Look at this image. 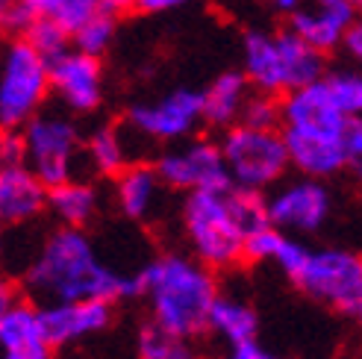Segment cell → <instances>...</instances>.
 Masks as SVG:
<instances>
[{
  "label": "cell",
  "instance_id": "obj_1",
  "mask_svg": "<svg viewBox=\"0 0 362 359\" xmlns=\"http://www.w3.org/2000/svg\"><path fill=\"white\" fill-rule=\"evenodd\" d=\"M21 277L35 307L57 300L115 303L127 298H141L139 271H118L115 265L100 257L95 239L77 227L57 224L47 230Z\"/></svg>",
  "mask_w": 362,
  "mask_h": 359
},
{
  "label": "cell",
  "instance_id": "obj_2",
  "mask_svg": "<svg viewBox=\"0 0 362 359\" xmlns=\"http://www.w3.org/2000/svg\"><path fill=\"white\" fill-rule=\"evenodd\" d=\"M139 283L156 327L186 339L206 333L212 300L221 295L215 271L206 265L189 254H162L141 268Z\"/></svg>",
  "mask_w": 362,
  "mask_h": 359
},
{
  "label": "cell",
  "instance_id": "obj_3",
  "mask_svg": "<svg viewBox=\"0 0 362 359\" xmlns=\"http://www.w3.org/2000/svg\"><path fill=\"white\" fill-rule=\"evenodd\" d=\"M180 227L189 257L209 271H230L245 259V227L236 215L233 186L189 192L180 206Z\"/></svg>",
  "mask_w": 362,
  "mask_h": 359
},
{
  "label": "cell",
  "instance_id": "obj_4",
  "mask_svg": "<svg viewBox=\"0 0 362 359\" xmlns=\"http://www.w3.org/2000/svg\"><path fill=\"white\" fill-rule=\"evenodd\" d=\"M218 151L233 189L265 194L288 171V153L280 130H259L247 124H233L224 130Z\"/></svg>",
  "mask_w": 362,
  "mask_h": 359
},
{
  "label": "cell",
  "instance_id": "obj_5",
  "mask_svg": "<svg viewBox=\"0 0 362 359\" xmlns=\"http://www.w3.org/2000/svg\"><path fill=\"white\" fill-rule=\"evenodd\" d=\"M288 280L324 307L348 318L362 315V259L348 247H306Z\"/></svg>",
  "mask_w": 362,
  "mask_h": 359
},
{
  "label": "cell",
  "instance_id": "obj_6",
  "mask_svg": "<svg viewBox=\"0 0 362 359\" xmlns=\"http://www.w3.org/2000/svg\"><path fill=\"white\" fill-rule=\"evenodd\" d=\"M24 165L47 189L80 177L83 165V136L74 118L62 112H39L21 127Z\"/></svg>",
  "mask_w": 362,
  "mask_h": 359
},
{
  "label": "cell",
  "instance_id": "obj_7",
  "mask_svg": "<svg viewBox=\"0 0 362 359\" xmlns=\"http://www.w3.org/2000/svg\"><path fill=\"white\" fill-rule=\"evenodd\" d=\"M47 62L24 39L0 59V130H21L47 100Z\"/></svg>",
  "mask_w": 362,
  "mask_h": 359
},
{
  "label": "cell",
  "instance_id": "obj_8",
  "mask_svg": "<svg viewBox=\"0 0 362 359\" xmlns=\"http://www.w3.org/2000/svg\"><path fill=\"white\" fill-rule=\"evenodd\" d=\"M262 197H265L268 224L295 239L318 233L330 221L333 212V192L324 186V180H313V177L280 180Z\"/></svg>",
  "mask_w": 362,
  "mask_h": 359
},
{
  "label": "cell",
  "instance_id": "obj_9",
  "mask_svg": "<svg viewBox=\"0 0 362 359\" xmlns=\"http://www.w3.org/2000/svg\"><path fill=\"white\" fill-rule=\"evenodd\" d=\"M283 145L288 153V168L300 177L327 180L348 168H356L362 159V121L351 118L345 133H300V130H280Z\"/></svg>",
  "mask_w": 362,
  "mask_h": 359
},
{
  "label": "cell",
  "instance_id": "obj_10",
  "mask_svg": "<svg viewBox=\"0 0 362 359\" xmlns=\"http://www.w3.org/2000/svg\"><path fill=\"white\" fill-rule=\"evenodd\" d=\"M153 171L165 189L186 192V194L230 186L218 141H209V139H192L177 148L162 151L153 163Z\"/></svg>",
  "mask_w": 362,
  "mask_h": 359
},
{
  "label": "cell",
  "instance_id": "obj_11",
  "mask_svg": "<svg viewBox=\"0 0 362 359\" xmlns=\"http://www.w3.org/2000/svg\"><path fill=\"white\" fill-rule=\"evenodd\" d=\"M201 124V92L174 88L153 103H136L127 112V127L151 141H183Z\"/></svg>",
  "mask_w": 362,
  "mask_h": 359
},
{
  "label": "cell",
  "instance_id": "obj_12",
  "mask_svg": "<svg viewBox=\"0 0 362 359\" xmlns=\"http://www.w3.org/2000/svg\"><path fill=\"white\" fill-rule=\"evenodd\" d=\"M47 83L62 100L68 112L88 115L103 100V68L98 57L80 50H65L62 57L47 62Z\"/></svg>",
  "mask_w": 362,
  "mask_h": 359
},
{
  "label": "cell",
  "instance_id": "obj_13",
  "mask_svg": "<svg viewBox=\"0 0 362 359\" xmlns=\"http://www.w3.org/2000/svg\"><path fill=\"white\" fill-rule=\"evenodd\" d=\"M35 310H39L42 333L53 351L77 345L112 324V303L103 300H57L42 303Z\"/></svg>",
  "mask_w": 362,
  "mask_h": 359
},
{
  "label": "cell",
  "instance_id": "obj_14",
  "mask_svg": "<svg viewBox=\"0 0 362 359\" xmlns=\"http://www.w3.org/2000/svg\"><path fill=\"white\" fill-rule=\"evenodd\" d=\"M348 115L339 112L324 80L310 86H300L295 92H286L280 100V124L283 130H300V133H327L339 136L348 127Z\"/></svg>",
  "mask_w": 362,
  "mask_h": 359
},
{
  "label": "cell",
  "instance_id": "obj_15",
  "mask_svg": "<svg viewBox=\"0 0 362 359\" xmlns=\"http://www.w3.org/2000/svg\"><path fill=\"white\" fill-rule=\"evenodd\" d=\"M47 212V186L24 163L0 165V230L30 227Z\"/></svg>",
  "mask_w": 362,
  "mask_h": 359
},
{
  "label": "cell",
  "instance_id": "obj_16",
  "mask_svg": "<svg viewBox=\"0 0 362 359\" xmlns=\"http://www.w3.org/2000/svg\"><path fill=\"white\" fill-rule=\"evenodd\" d=\"M115 206L121 209L124 218L148 224L162 206L165 186L156 177L153 165L148 163H130L121 174H115Z\"/></svg>",
  "mask_w": 362,
  "mask_h": 359
},
{
  "label": "cell",
  "instance_id": "obj_17",
  "mask_svg": "<svg viewBox=\"0 0 362 359\" xmlns=\"http://www.w3.org/2000/svg\"><path fill=\"white\" fill-rule=\"evenodd\" d=\"M0 359H53L35 303L18 300L6 315H0Z\"/></svg>",
  "mask_w": 362,
  "mask_h": 359
},
{
  "label": "cell",
  "instance_id": "obj_18",
  "mask_svg": "<svg viewBox=\"0 0 362 359\" xmlns=\"http://www.w3.org/2000/svg\"><path fill=\"white\" fill-rule=\"evenodd\" d=\"M245 80L259 88V95H286L288 92V68L274 42V35L262 30H250L245 35Z\"/></svg>",
  "mask_w": 362,
  "mask_h": 359
},
{
  "label": "cell",
  "instance_id": "obj_19",
  "mask_svg": "<svg viewBox=\"0 0 362 359\" xmlns=\"http://www.w3.org/2000/svg\"><path fill=\"white\" fill-rule=\"evenodd\" d=\"M247 80L242 71H224L218 74L209 88L201 92V121H206L215 130H227L233 124H239L245 100H247Z\"/></svg>",
  "mask_w": 362,
  "mask_h": 359
},
{
  "label": "cell",
  "instance_id": "obj_20",
  "mask_svg": "<svg viewBox=\"0 0 362 359\" xmlns=\"http://www.w3.org/2000/svg\"><path fill=\"white\" fill-rule=\"evenodd\" d=\"M47 212L59 227L86 230L100 212V189L83 177L65 180V183L47 189Z\"/></svg>",
  "mask_w": 362,
  "mask_h": 359
},
{
  "label": "cell",
  "instance_id": "obj_21",
  "mask_svg": "<svg viewBox=\"0 0 362 359\" xmlns=\"http://www.w3.org/2000/svg\"><path fill=\"white\" fill-rule=\"evenodd\" d=\"M206 333H215L221 342H227V348L253 342L259 333V315L247 300L218 295L212 300V310L206 318Z\"/></svg>",
  "mask_w": 362,
  "mask_h": 359
},
{
  "label": "cell",
  "instance_id": "obj_22",
  "mask_svg": "<svg viewBox=\"0 0 362 359\" xmlns=\"http://www.w3.org/2000/svg\"><path fill=\"white\" fill-rule=\"evenodd\" d=\"M83 163L86 168L98 174V177H115L121 174L130 159V145H127V136L115 124H103L92 136L83 141Z\"/></svg>",
  "mask_w": 362,
  "mask_h": 359
},
{
  "label": "cell",
  "instance_id": "obj_23",
  "mask_svg": "<svg viewBox=\"0 0 362 359\" xmlns=\"http://www.w3.org/2000/svg\"><path fill=\"white\" fill-rule=\"evenodd\" d=\"M274 42L286 59V68H288V92H295V88L310 86V83L324 77V53L313 50L310 45H303L292 30L277 33Z\"/></svg>",
  "mask_w": 362,
  "mask_h": 359
},
{
  "label": "cell",
  "instance_id": "obj_24",
  "mask_svg": "<svg viewBox=\"0 0 362 359\" xmlns=\"http://www.w3.org/2000/svg\"><path fill=\"white\" fill-rule=\"evenodd\" d=\"M136 353H139V359H204L194 345V339L168 333V330L156 327L153 321L139 330Z\"/></svg>",
  "mask_w": 362,
  "mask_h": 359
},
{
  "label": "cell",
  "instance_id": "obj_25",
  "mask_svg": "<svg viewBox=\"0 0 362 359\" xmlns=\"http://www.w3.org/2000/svg\"><path fill=\"white\" fill-rule=\"evenodd\" d=\"M288 30H292L303 45H310L318 53H330L341 45V33L336 24H330L327 18H321L315 9H295L292 18H288Z\"/></svg>",
  "mask_w": 362,
  "mask_h": 359
},
{
  "label": "cell",
  "instance_id": "obj_26",
  "mask_svg": "<svg viewBox=\"0 0 362 359\" xmlns=\"http://www.w3.org/2000/svg\"><path fill=\"white\" fill-rule=\"evenodd\" d=\"M24 33H27L24 42H27L35 53H39L45 62H53L57 57H62V53L68 50V42H71V35H68L57 21H53V18H47V15L33 18Z\"/></svg>",
  "mask_w": 362,
  "mask_h": 359
},
{
  "label": "cell",
  "instance_id": "obj_27",
  "mask_svg": "<svg viewBox=\"0 0 362 359\" xmlns=\"http://www.w3.org/2000/svg\"><path fill=\"white\" fill-rule=\"evenodd\" d=\"M321 80L327 86L333 103L339 106V112L348 115V118H359V112H362V77L351 74V71H333V74H324Z\"/></svg>",
  "mask_w": 362,
  "mask_h": 359
},
{
  "label": "cell",
  "instance_id": "obj_28",
  "mask_svg": "<svg viewBox=\"0 0 362 359\" xmlns=\"http://www.w3.org/2000/svg\"><path fill=\"white\" fill-rule=\"evenodd\" d=\"M112 35H115V15L98 12L95 18H88L80 30L71 33V39H74L77 50L86 53V57H100V53L112 45Z\"/></svg>",
  "mask_w": 362,
  "mask_h": 359
},
{
  "label": "cell",
  "instance_id": "obj_29",
  "mask_svg": "<svg viewBox=\"0 0 362 359\" xmlns=\"http://www.w3.org/2000/svg\"><path fill=\"white\" fill-rule=\"evenodd\" d=\"M239 124L259 130H280V100L271 95H247Z\"/></svg>",
  "mask_w": 362,
  "mask_h": 359
},
{
  "label": "cell",
  "instance_id": "obj_30",
  "mask_svg": "<svg viewBox=\"0 0 362 359\" xmlns=\"http://www.w3.org/2000/svg\"><path fill=\"white\" fill-rule=\"evenodd\" d=\"M98 12H100V0H59L47 18H53V21L71 35Z\"/></svg>",
  "mask_w": 362,
  "mask_h": 359
},
{
  "label": "cell",
  "instance_id": "obj_31",
  "mask_svg": "<svg viewBox=\"0 0 362 359\" xmlns=\"http://www.w3.org/2000/svg\"><path fill=\"white\" fill-rule=\"evenodd\" d=\"M315 12L321 18H327L330 24H336L339 30H348L351 24H356L354 0H315Z\"/></svg>",
  "mask_w": 362,
  "mask_h": 359
},
{
  "label": "cell",
  "instance_id": "obj_32",
  "mask_svg": "<svg viewBox=\"0 0 362 359\" xmlns=\"http://www.w3.org/2000/svg\"><path fill=\"white\" fill-rule=\"evenodd\" d=\"M24 163V141L21 130H0V165Z\"/></svg>",
  "mask_w": 362,
  "mask_h": 359
},
{
  "label": "cell",
  "instance_id": "obj_33",
  "mask_svg": "<svg viewBox=\"0 0 362 359\" xmlns=\"http://www.w3.org/2000/svg\"><path fill=\"white\" fill-rule=\"evenodd\" d=\"M218 359H277V356L271 353L265 345H259L257 339H253V342H242V345L227 348V353L218 356Z\"/></svg>",
  "mask_w": 362,
  "mask_h": 359
},
{
  "label": "cell",
  "instance_id": "obj_34",
  "mask_svg": "<svg viewBox=\"0 0 362 359\" xmlns=\"http://www.w3.org/2000/svg\"><path fill=\"white\" fill-rule=\"evenodd\" d=\"M18 300H21V292H18L15 280L6 277V274H0V315H6Z\"/></svg>",
  "mask_w": 362,
  "mask_h": 359
},
{
  "label": "cell",
  "instance_id": "obj_35",
  "mask_svg": "<svg viewBox=\"0 0 362 359\" xmlns=\"http://www.w3.org/2000/svg\"><path fill=\"white\" fill-rule=\"evenodd\" d=\"M189 4V0H133V9L136 12H168Z\"/></svg>",
  "mask_w": 362,
  "mask_h": 359
},
{
  "label": "cell",
  "instance_id": "obj_36",
  "mask_svg": "<svg viewBox=\"0 0 362 359\" xmlns=\"http://www.w3.org/2000/svg\"><path fill=\"white\" fill-rule=\"evenodd\" d=\"M341 45H345L356 59L362 57V27H359V21H356V24H351L345 33H341Z\"/></svg>",
  "mask_w": 362,
  "mask_h": 359
},
{
  "label": "cell",
  "instance_id": "obj_37",
  "mask_svg": "<svg viewBox=\"0 0 362 359\" xmlns=\"http://www.w3.org/2000/svg\"><path fill=\"white\" fill-rule=\"evenodd\" d=\"M21 4H24L35 18H39V15H50V12H53V6H57L59 0H21Z\"/></svg>",
  "mask_w": 362,
  "mask_h": 359
},
{
  "label": "cell",
  "instance_id": "obj_38",
  "mask_svg": "<svg viewBox=\"0 0 362 359\" xmlns=\"http://www.w3.org/2000/svg\"><path fill=\"white\" fill-rule=\"evenodd\" d=\"M124 9H133V0H100V12L103 15H118Z\"/></svg>",
  "mask_w": 362,
  "mask_h": 359
},
{
  "label": "cell",
  "instance_id": "obj_39",
  "mask_svg": "<svg viewBox=\"0 0 362 359\" xmlns=\"http://www.w3.org/2000/svg\"><path fill=\"white\" fill-rule=\"evenodd\" d=\"M274 6H280L283 12H295V9H300V0H271Z\"/></svg>",
  "mask_w": 362,
  "mask_h": 359
},
{
  "label": "cell",
  "instance_id": "obj_40",
  "mask_svg": "<svg viewBox=\"0 0 362 359\" xmlns=\"http://www.w3.org/2000/svg\"><path fill=\"white\" fill-rule=\"evenodd\" d=\"M15 4V0H0V21H4V15H6V9Z\"/></svg>",
  "mask_w": 362,
  "mask_h": 359
}]
</instances>
